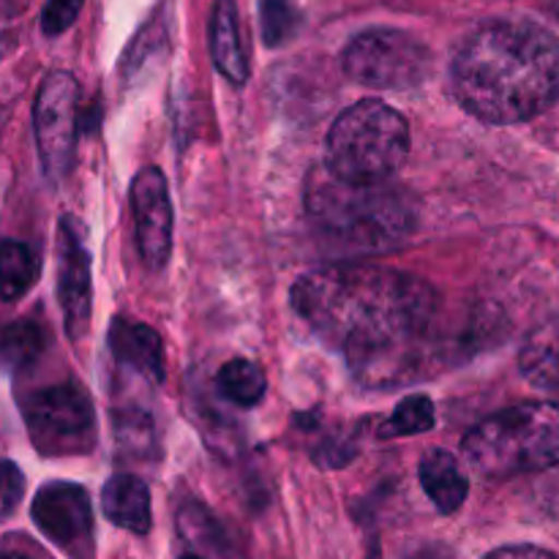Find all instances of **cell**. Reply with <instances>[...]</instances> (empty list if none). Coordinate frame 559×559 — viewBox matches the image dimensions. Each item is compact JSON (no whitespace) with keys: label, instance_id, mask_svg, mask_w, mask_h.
I'll return each mask as SVG.
<instances>
[{"label":"cell","instance_id":"484cf974","mask_svg":"<svg viewBox=\"0 0 559 559\" xmlns=\"http://www.w3.org/2000/svg\"><path fill=\"white\" fill-rule=\"evenodd\" d=\"M0 559H27L25 555H16V551H9V555H0Z\"/></svg>","mask_w":559,"mask_h":559},{"label":"cell","instance_id":"e0dca14e","mask_svg":"<svg viewBox=\"0 0 559 559\" xmlns=\"http://www.w3.org/2000/svg\"><path fill=\"white\" fill-rule=\"evenodd\" d=\"M216 385L222 391V396H227L229 402L238 404V407H254L265 396V371L254 364V360L235 358L229 364L222 366L216 377Z\"/></svg>","mask_w":559,"mask_h":559},{"label":"cell","instance_id":"52a82bcc","mask_svg":"<svg viewBox=\"0 0 559 559\" xmlns=\"http://www.w3.org/2000/svg\"><path fill=\"white\" fill-rule=\"evenodd\" d=\"M25 424L44 456H80L96 440V409L85 388L74 382L41 388L25 404Z\"/></svg>","mask_w":559,"mask_h":559},{"label":"cell","instance_id":"9a60e30c","mask_svg":"<svg viewBox=\"0 0 559 559\" xmlns=\"http://www.w3.org/2000/svg\"><path fill=\"white\" fill-rule=\"evenodd\" d=\"M211 52L216 69L227 76L233 85H246L249 80V63H246L243 44H240L238 9L233 0H216L211 14Z\"/></svg>","mask_w":559,"mask_h":559},{"label":"cell","instance_id":"d4e9b609","mask_svg":"<svg viewBox=\"0 0 559 559\" xmlns=\"http://www.w3.org/2000/svg\"><path fill=\"white\" fill-rule=\"evenodd\" d=\"M404 559H456V557H453V551L448 549V546L431 544V546H424V549L413 551V555Z\"/></svg>","mask_w":559,"mask_h":559},{"label":"cell","instance_id":"ffe728a7","mask_svg":"<svg viewBox=\"0 0 559 559\" xmlns=\"http://www.w3.org/2000/svg\"><path fill=\"white\" fill-rule=\"evenodd\" d=\"M44 336L33 322H11L0 328V364L20 369L41 353Z\"/></svg>","mask_w":559,"mask_h":559},{"label":"cell","instance_id":"ac0fdd59","mask_svg":"<svg viewBox=\"0 0 559 559\" xmlns=\"http://www.w3.org/2000/svg\"><path fill=\"white\" fill-rule=\"evenodd\" d=\"M36 257L25 243L3 240L0 243V300H20L36 282Z\"/></svg>","mask_w":559,"mask_h":559},{"label":"cell","instance_id":"d6986e66","mask_svg":"<svg viewBox=\"0 0 559 559\" xmlns=\"http://www.w3.org/2000/svg\"><path fill=\"white\" fill-rule=\"evenodd\" d=\"M435 426V404L426 396H409L393 409L391 418L380 426V437H415Z\"/></svg>","mask_w":559,"mask_h":559},{"label":"cell","instance_id":"ba28073f","mask_svg":"<svg viewBox=\"0 0 559 559\" xmlns=\"http://www.w3.org/2000/svg\"><path fill=\"white\" fill-rule=\"evenodd\" d=\"M80 118V85L69 71H52L41 82L33 107V129L41 167L49 180L58 183L71 167Z\"/></svg>","mask_w":559,"mask_h":559},{"label":"cell","instance_id":"30bf717a","mask_svg":"<svg viewBox=\"0 0 559 559\" xmlns=\"http://www.w3.org/2000/svg\"><path fill=\"white\" fill-rule=\"evenodd\" d=\"M58 295L63 306V322L69 338H80L91 322V254L80 238V227L74 218H63L58 227Z\"/></svg>","mask_w":559,"mask_h":559},{"label":"cell","instance_id":"4316f807","mask_svg":"<svg viewBox=\"0 0 559 559\" xmlns=\"http://www.w3.org/2000/svg\"><path fill=\"white\" fill-rule=\"evenodd\" d=\"M178 559H202V557H197V555H183V557H178Z\"/></svg>","mask_w":559,"mask_h":559},{"label":"cell","instance_id":"7402d4cb","mask_svg":"<svg viewBox=\"0 0 559 559\" xmlns=\"http://www.w3.org/2000/svg\"><path fill=\"white\" fill-rule=\"evenodd\" d=\"M82 3L85 0H47L41 14V31L47 36H60L63 31H69L76 16H80Z\"/></svg>","mask_w":559,"mask_h":559},{"label":"cell","instance_id":"7c38bea8","mask_svg":"<svg viewBox=\"0 0 559 559\" xmlns=\"http://www.w3.org/2000/svg\"><path fill=\"white\" fill-rule=\"evenodd\" d=\"M109 347L120 366L136 371L151 382L164 380V347L151 325L115 320L109 328Z\"/></svg>","mask_w":559,"mask_h":559},{"label":"cell","instance_id":"8fae6325","mask_svg":"<svg viewBox=\"0 0 559 559\" xmlns=\"http://www.w3.org/2000/svg\"><path fill=\"white\" fill-rule=\"evenodd\" d=\"M33 522L58 546H74L91 533V500L76 484H47L33 500Z\"/></svg>","mask_w":559,"mask_h":559},{"label":"cell","instance_id":"9c48e42d","mask_svg":"<svg viewBox=\"0 0 559 559\" xmlns=\"http://www.w3.org/2000/svg\"><path fill=\"white\" fill-rule=\"evenodd\" d=\"M131 211L142 262L158 271L173 251V202L162 169L145 167L136 173L131 180Z\"/></svg>","mask_w":559,"mask_h":559},{"label":"cell","instance_id":"3957f363","mask_svg":"<svg viewBox=\"0 0 559 559\" xmlns=\"http://www.w3.org/2000/svg\"><path fill=\"white\" fill-rule=\"evenodd\" d=\"M467 462L486 478H516L559 464V402H524L480 420L464 437Z\"/></svg>","mask_w":559,"mask_h":559},{"label":"cell","instance_id":"cb8c5ba5","mask_svg":"<svg viewBox=\"0 0 559 559\" xmlns=\"http://www.w3.org/2000/svg\"><path fill=\"white\" fill-rule=\"evenodd\" d=\"M484 559H557L551 551L538 549V546H506V549H497Z\"/></svg>","mask_w":559,"mask_h":559},{"label":"cell","instance_id":"44dd1931","mask_svg":"<svg viewBox=\"0 0 559 559\" xmlns=\"http://www.w3.org/2000/svg\"><path fill=\"white\" fill-rule=\"evenodd\" d=\"M262 38L267 47L287 44L300 25V14L295 0H260Z\"/></svg>","mask_w":559,"mask_h":559},{"label":"cell","instance_id":"5bb4252c","mask_svg":"<svg viewBox=\"0 0 559 559\" xmlns=\"http://www.w3.org/2000/svg\"><path fill=\"white\" fill-rule=\"evenodd\" d=\"M420 486L440 513H456L467 500V475L453 453L435 448L420 459Z\"/></svg>","mask_w":559,"mask_h":559},{"label":"cell","instance_id":"6da1fadb","mask_svg":"<svg viewBox=\"0 0 559 559\" xmlns=\"http://www.w3.org/2000/svg\"><path fill=\"white\" fill-rule=\"evenodd\" d=\"M293 309L364 380L385 382L426 347L440 295L424 278L393 267L331 265L295 282Z\"/></svg>","mask_w":559,"mask_h":559},{"label":"cell","instance_id":"7a4b0ae2","mask_svg":"<svg viewBox=\"0 0 559 559\" xmlns=\"http://www.w3.org/2000/svg\"><path fill=\"white\" fill-rule=\"evenodd\" d=\"M456 102L486 123H524L559 102V38L527 20L475 27L451 63Z\"/></svg>","mask_w":559,"mask_h":559},{"label":"cell","instance_id":"5b68a950","mask_svg":"<svg viewBox=\"0 0 559 559\" xmlns=\"http://www.w3.org/2000/svg\"><path fill=\"white\" fill-rule=\"evenodd\" d=\"M407 120L377 98L338 115L328 134V169L347 183H385L407 162Z\"/></svg>","mask_w":559,"mask_h":559},{"label":"cell","instance_id":"603a6c76","mask_svg":"<svg viewBox=\"0 0 559 559\" xmlns=\"http://www.w3.org/2000/svg\"><path fill=\"white\" fill-rule=\"evenodd\" d=\"M22 491H25V478H22L20 467L11 462H0V522L16 511Z\"/></svg>","mask_w":559,"mask_h":559},{"label":"cell","instance_id":"2e32d148","mask_svg":"<svg viewBox=\"0 0 559 559\" xmlns=\"http://www.w3.org/2000/svg\"><path fill=\"white\" fill-rule=\"evenodd\" d=\"M519 369L535 388L559 396V317L530 333L519 355Z\"/></svg>","mask_w":559,"mask_h":559},{"label":"cell","instance_id":"8992f818","mask_svg":"<svg viewBox=\"0 0 559 559\" xmlns=\"http://www.w3.org/2000/svg\"><path fill=\"white\" fill-rule=\"evenodd\" d=\"M344 74L377 91L415 87L429 76L431 52L420 38L396 27H374L347 44L342 55Z\"/></svg>","mask_w":559,"mask_h":559},{"label":"cell","instance_id":"277c9868","mask_svg":"<svg viewBox=\"0 0 559 559\" xmlns=\"http://www.w3.org/2000/svg\"><path fill=\"white\" fill-rule=\"evenodd\" d=\"M306 205L322 229L366 249L393 243L413 229V213L399 191L385 183H347L328 167L309 175Z\"/></svg>","mask_w":559,"mask_h":559},{"label":"cell","instance_id":"4fadbf2b","mask_svg":"<svg viewBox=\"0 0 559 559\" xmlns=\"http://www.w3.org/2000/svg\"><path fill=\"white\" fill-rule=\"evenodd\" d=\"M104 516L129 533L145 535L151 530V489L134 475H115L102 491Z\"/></svg>","mask_w":559,"mask_h":559}]
</instances>
